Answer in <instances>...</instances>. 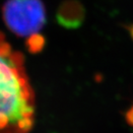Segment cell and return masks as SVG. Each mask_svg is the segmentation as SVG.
<instances>
[{
    "mask_svg": "<svg viewBox=\"0 0 133 133\" xmlns=\"http://www.w3.org/2000/svg\"><path fill=\"white\" fill-rule=\"evenodd\" d=\"M35 100L24 57L13 51L0 33V133H27L32 128Z\"/></svg>",
    "mask_w": 133,
    "mask_h": 133,
    "instance_id": "1",
    "label": "cell"
},
{
    "mask_svg": "<svg viewBox=\"0 0 133 133\" xmlns=\"http://www.w3.org/2000/svg\"><path fill=\"white\" fill-rule=\"evenodd\" d=\"M2 16L7 28L19 37L38 34L46 22L42 0H7Z\"/></svg>",
    "mask_w": 133,
    "mask_h": 133,
    "instance_id": "2",
    "label": "cell"
},
{
    "mask_svg": "<svg viewBox=\"0 0 133 133\" xmlns=\"http://www.w3.org/2000/svg\"><path fill=\"white\" fill-rule=\"evenodd\" d=\"M85 20V8L78 0H65L58 7L56 22L68 30L81 27Z\"/></svg>",
    "mask_w": 133,
    "mask_h": 133,
    "instance_id": "3",
    "label": "cell"
},
{
    "mask_svg": "<svg viewBox=\"0 0 133 133\" xmlns=\"http://www.w3.org/2000/svg\"><path fill=\"white\" fill-rule=\"evenodd\" d=\"M26 45L31 53H38L44 48L45 39L41 34H34L28 38L27 42H26Z\"/></svg>",
    "mask_w": 133,
    "mask_h": 133,
    "instance_id": "4",
    "label": "cell"
},
{
    "mask_svg": "<svg viewBox=\"0 0 133 133\" xmlns=\"http://www.w3.org/2000/svg\"><path fill=\"white\" fill-rule=\"evenodd\" d=\"M125 117H126V121H127V123L129 125H131L133 126V105L128 109V110L126 111V115H125Z\"/></svg>",
    "mask_w": 133,
    "mask_h": 133,
    "instance_id": "5",
    "label": "cell"
}]
</instances>
